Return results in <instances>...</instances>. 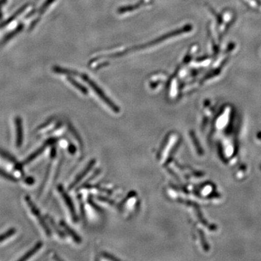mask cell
I'll return each instance as SVG.
<instances>
[{
	"label": "cell",
	"instance_id": "ba28073f",
	"mask_svg": "<svg viewBox=\"0 0 261 261\" xmlns=\"http://www.w3.org/2000/svg\"><path fill=\"white\" fill-rule=\"evenodd\" d=\"M68 82H70V84H72V85L73 86V87H75V88H76L77 89H78V90H80L82 94H88V90H87V89H86L83 85H82V84L78 83V82H77L76 81L73 80V79L72 78V77H68Z\"/></svg>",
	"mask_w": 261,
	"mask_h": 261
},
{
	"label": "cell",
	"instance_id": "8992f818",
	"mask_svg": "<svg viewBox=\"0 0 261 261\" xmlns=\"http://www.w3.org/2000/svg\"><path fill=\"white\" fill-rule=\"evenodd\" d=\"M94 163H95V161H92L90 163H89L88 166H87V167L85 168V169L83 171H82V173H81L80 175H79L78 176H77L76 178H75V181L73 182V183L70 185V186L69 187V189L71 190V189H73V187H75V185H77V184L79 183L81 181V180L84 177V176H86V175L90 171L91 168L93 167V166L94 165Z\"/></svg>",
	"mask_w": 261,
	"mask_h": 261
},
{
	"label": "cell",
	"instance_id": "5b68a950",
	"mask_svg": "<svg viewBox=\"0 0 261 261\" xmlns=\"http://www.w3.org/2000/svg\"><path fill=\"white\" fill-rule=\"evenodd\" d=\"M54 142V140H48L44 145L42 146V147H39V149H37L35 152H33L32 154H31L27 158L25 161H23V163H21L22 166H24L25 165H28L29 163L32 162L33 161H34L37 157H39L41 154L43 153L44 150H45L46 147H48V145H51L53 144V142Z\"/></svg>",
	"mask_w": 261,
	"mask_h": 261
},
{
	"label": "cell",
	"instance_id": "3957f363",
	"mask_svg": "<svg viewBox=\"0 0 261 261\" xmlns=\"http://www.w3.org/2000/svg\"><path fill=\"white\" fill-rule=\"evenodd\" d=\"M15 133H16V139H15V145L17 148H20L23 145V123L20 117L17 116L15 119Z\"/></svg>",
	"mask_w": 261,
	"mask_h": 261
},
{
	"label": "cell",
	"instance_id": "4fadbf2b",
	"mask_svg": "<svg viewBox=\"0 0 261 261\" xmlns=\"http://www.w3.org/2000/svg\"><path fill=\"white\" fill-rule=\"evenodd\" d=\"M140 4L138 3L136 5H132L130 7H125V8H121L118 10V13H126L127 11H132V10L137 9V8H140Z\"/></svg>",
	"mask_w": 261,
	"mask_h": 261
},
{
	"label": "cell",
	"instance_id": "7c38bea8",
	"mask_svg": "<svg viewBox=\"0 0 261 261\" xmlns=\"http://www.w3.org/2000/svg\"><path fill=\"white\" fill-rule=\"evenodd\" d=\"M25 8H27V7H23V8H20V9L18 11H17V13H15L13 16L10 17V18L8 20V21H5L4 23L2 24V25H0V28H3V27H5V25H8L10 22L14 20L16 18L17 16H18V15H20L22 13H23V11H24V10L25 9Z\"/></svg>",
	"mask_w": 261,
	"mask_h": 261
},
{
	"label": "cell",
	"instance_id": "9c48e42d",
	"mask_svg": "<svg viewBox=\"0 0 261 261\" xmlns=\"http://www.w3.org/2000/svg\"><path fill=\"white\" fill-rule=\"evenodd\" d=\"M61 226H63V228L65 230V231H67L70 236L72 237V238L73 239V240H75V242H77V243H80L81 242V239L80 237L78 236V235L76 234L74 232V231H73V230L71 229V228L68 227V225L65 224V223L61 222Z\"/></svg>",
	"mask_w": 261,
	"mask_h": 261
},
{
	"label": "cell",
	"instance_id": "277c9868",
	"mask_svg": "<svg viewBox=\"0 0 261 261\" xmlns=\"http://www.w3.org/2000/svg\"><path fill=\"white\" fill-rule=\"evenodd\" d=\"M58 189L63 200H65L67 207H68V210L70 211V214H71L72 218H73V220L76 219V214H75L74 206H73L71 199L70 198L69 196L66 193V192L65 191L64 189L63 188L61 185H60Z\"/></svg>",
	"mask_w": 261,
	"mask_h": 261
},
{
	"label": "cell",
	"instance_id": "9a60e30c",
	"mask_svg": "<svg viewBox=\"0 0 261 261\" xmlns=\"http://www.w3.org/2000/svg\"><path fill=\"white\" fill-rule=\"evenodd\" d=\"M25 183L27 184L28 185H32L34 183V179L32 177H27V178H25Z\"/></svg>",
	"mask_w": 261,
	"mask_h": 261
},
{
	"label": "cell",
	"instance_id": "6da1fadb",
	"mask_svg": "<svg viewBox=\"0 0 261 261\" xmlns=\"http://www.w3.org/2000/svg\"><path fill=\"white\" fill-rule=\"evenodd\" d=\"M81 77L83 79L84 82H87V83L90 86L91 88L93 89L94 92L97 94V96H99V98L102 99L103 102L106 103L108 107L112 109L113 112L117 113L120 112L119 108H118V106L113 102V101H111V99H109V97L106 96V94L103 92L102 89L99 88V87H98L97 84H96L94 81H92L90 78H89L88 75L84 74V73H83V74L81 75Z\"/></svg>",
	"mask_w": 261,
	"mask_h": 261
},
{
	"label": "cell",
	"instance_id": "30bf717a",
	"mask_svg": "<svg viewBox=\"0 0 261 261\" xmlns=\"http://www.w3.org/2000/svg\"><path fill=\"white\" fill-rule=\"evenodd\" d=\"M15 232H16V229L15 228H11L8 230L6 232L3 233V234H0V243H3V242L5 241L8 239L11 238L12 236L15 234Z\"/></svg>",
	"mask_w": 261,
	"mask_h": 261
},
{
	"label": "cell",
	"instance_id": "52a82bcc",
	"mask_svg": "<svg viewBox=\"0 0 261 261\" xmlns=\"http://www.w3.org/2000/svg\"><path fill=\"white\" fill-rule=\"evenodd\" d=\"M42 245L43 244L42 242H39V243L36 244L35 246L33 247L29 252H27L21 258L19 259V260L25 261L29 260L34 254L37 253V252L42 248Z\"/></svg>",
	"mask_w": 261,
	"mask_h": 261
},
{
	"label": "cell",
	"instance_id": "8fae6325",
	"mask_svg": "<svg viewBox=\"0 0 261 261\" xmlns=\"http://www.w3.org/2000/svg\"><path fill=\"white\" fill-rule=\"evenodd\" d=\"M0 176L1 177L5 178V179L8 180V181L12 182H18V179L13 175L10 174V173L7 172L4 170L0 169Z\"/></svg>",
	"mask_w": 261,
	"mask_h": 261
},
{
	"label": "cell",
	"instance_id": "5bb4252c",
	"mask_svg": "<svg viewBox=\"0 0 261 261\" xmlns=\"http://www.w3.org/2000/svg\"><path fill=\"white\" fill-rule=\"evenodd\" d=\"M49 222H50V224L51 226H53V227L54 228V229L56 230L57 231V233H58L59 236H61V238H63L64 237V233H62L61 230L59 229V228H57L56 224H55L54 221H53V220H51V219H49Z\"/></svg>",
	"mask_w": 261,
	"mask_h": 261
},
{
	"label": "cell",
	"instance_id": "7a4b0ae2",
	"mask_svg": "<svg viewBox=\"0 0 261 261\" xmlns=\"http://www.w3.org/2000/svg\"><path fill=\"white\" fill-rule=\"evenodd\" d=\"M25 202H27V205L29 206L31 211H32V214L37 218V221H39L41 226H42L44 231H45L46 234L47 236H50L51 232L49 227L47 226V223L44 221V218L42 217V214L39 212V209L37 208V206L34 205V202H32V199L30 198L29 196H25Z\"/></svg>",
	"mask_w": 261,
	"mask_h": 261
}]
</instances>
